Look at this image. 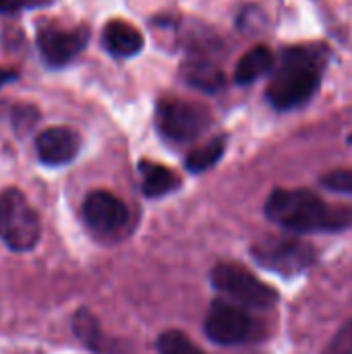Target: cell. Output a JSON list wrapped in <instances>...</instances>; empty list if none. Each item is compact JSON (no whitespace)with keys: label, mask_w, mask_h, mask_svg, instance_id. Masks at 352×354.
<instances>
[{"label":"cell","mask_w":352,"mask_h":354,"mask_svg":"<svg viewBox=\"0 0 352 354\" xmlns=\"http://www.w3.org/2000/svg\"><path fill=\"white\" fill-rule=\"evenodd\" d=\"M266 216L278 226L299 234L332 232L352 224L351 209L330 207L324 199L305 189H276L266 201Z\"/></svg>","instance_id":"obj_1"},{"label":"cell","mask_w":352,"mask_h":354,"mask_svg":"<svg viewBox=\"0 0 352 354\" xmlns=\"http://www.w3.org/2000/svg\"><path fill=\"white\" fill-rule=\"evenodd\" d=\"M319 66L317 52L309 48H288L268 87L272 106L278 110H293L305 104L319 87Z\"/></svg>","instance_id":"obj_2"},{"label":"cell","mask_w":352,"mask_h":354,"mask_svg":"<svg viewBox=\"0 0 352 354\" xmlns=\"http://www.w3.org/2000/svg\"><path fill=\"white\" fill-rule=\"evenodd\" d=\"M41 234L39 218L21 191L0 193V241L12 251H31Z\"/></svg>","instance_id":"obj_3"},{"label":"cell","mask_w":352,"mask_h":354,"mask_svg":"<svg viewBox=\"0 0 352 354\" xmlns=\"http://www.w3.org/2000/svg\"><path fill=\"white\" fill-rule=\"evenodd\" d=\"M251 253L261 268L282 276L301 274L315 261L313 245L297 236L263 239L257 245H253Z\"/></svg>","instance_id":"obj_4"},{"label":"cell","mask_w":352,"mask_h":354,"mask_svg":"<svg viewBox=\"0 0 352 354\" xmlns=\"http://www.w3.org/2000/svg\"><path fill=\"white\" fill-rule=\"evenodd\" d=\"M212 284L232 301L249 307H272L278 292L239 263H218L212 270Z\"/></svg>","instance_id":"obj_5"},{"label":"cell","mask_w":352,"mask_h":354,"mask_svg":"<svg viewBox=\"0 0 352 354\" xmlns=\"http://www.w3.org/2000/svg\"><path fill=\"white\" fill-rule=\"evenodd\" d=\"M156 124L170 141H191L205 131L210 124V114L199 104L166 97L158 104Z\"/></svg>","instance_id":"obj_6"},{"label":"cell","mask_w":352,"mask_h":354,"mask_svg":"<svg viewBox=\"0 0 352 354\" xmlns=\"http://www.w3.org/2000/svg\"><path fill=\"white\" fill-rule=\"evenodd\" d=\"M253 330V322L247 315V311L239 305L216 301L210 307V313L205 317V334L212 342L232 346L249 340Z\"/></svg>","instance_id":"obj_7"},{"label":"cell","mask_w":352,"mask_h":354,"mask_svg":"<svg viewBox=\"0 0 352 354\" xmlns=\"http://www.w3.org/2000/svg\"><path fill=\"white\" fill-rule=\"evenodd\" d=\"M85 224L98 234H114L129 222L127 205L108 191H91L83 201Z\"/></svg>","instance_id":"obj_8"},{"label":"cell","mask_w":352,"mask_h":354,"mask_svg":"<svg viewBox=\"0 0 352 354\" xmlns=\"http://www.w3.org/2000/svg\"><path fill=\"white\" fill-rule=\"evenodd\" d=\"M87 37L89 35L85 29L66 31L44 27L37 31V48L48 66H64L83 52V48L87 46Z\"/></svg>","instance_id":"obj_9"},{"label":"cell","mask_w":352,"mask_h":354,"mask_svg":"<svg viewBox=\"0 0 352 354\" xmlns=\"http://www.w3.org/2000/svg\"><path fill=\"white\" fill-rule=\"evenodd\" d=\"M81 139L68 127H50L41 131L35 139L37 156L48 166H64L79 153Z\"/></svg>","instance_id":"obj_10"},{"label":"cell","mask_w":352,"mask_h":354,"mask_svg":"<svg viewBox=\"0 0 352 354\" xmlns=\"http://www.w3.org/2000/svg\"><path fill=\"white\" fill-rule=\"evenodd\" d=\"M104 46L110 54L129 58L141 52L143 35L137 27L127 21H110L104 27Z\"/></svg>","instance_id":"obj_11"},{"label":"cell","mask_w":352,"mask_h":354,"mask_svg":"<svg viewBox=\"0 0 352 354\" xmlns=\"http://www.w3.org/2000/svg\"><path fill=\"white\" fill-rule=\"evenodd\" d=\"M274 64H276V58L272 50L268 46H255L239 60L237 71H234V81L239 85H249L261 79L263 75H268L274 68Z\"/></svg>","instance_id":"obj_12"},{"label":"cell","mask_w":352,"mask_h":354,"mask_svg":"<svg viewBox=\"0 0 352 354\" xmlns=\"http://www.w3.org/2000/svg\"><path fill=\"white\" fill-rule=\"evenodd\" d=\"M141 172V189L145 193V197H164L172 191L178 189L180 178L176 176L174 170L154 164V162H141L139 166Z\"/></svg>","instance_id":"obj_13"},{"label":"cell","mask_w":352,"mask_h":354,"mask_svg":"<svg viewBox=\"0 0 352 354\" xmlns=\"http://www.w3.org/2000/svg\"><path fill=\"white\" fill-rule=\"evenodd\" d=\"M183 75L187 77V81L197 87V89H203V91H218L224 83V77H222V71L210 62H203V60H193V62H187L183 66Z\"/></svg>","instance_id":"obj_14"},{"label":"cell","mask_w":352,"mask_h":354,"mask_svg":"<svg viewBox=\"0 0 352 354\" xmlns=\"http://www.w3.org/2000/svg\"><path fill=\"white\" fill-rule=\"evenodd\" d=\"M224 145H226V141L222 137H216L210 143H205L203 147L193 149L187 156V162H185L187 164V170H191V172H205V170H210L222 158Z\"/></svg>","instance_id":"obj_15"},{"label":"cell","mask_w":352,"mask_h":354,"mask_svg":"<svg viewBox=\"0 0 352 354\" xmlns=\"http://www.w3.org/2000/svg\"><path fill=\"white\" fill-rule=\"evenodd\" d=\"M158 354H205L185 332L168 330L158 338Z\"/></svg>","instance_id":"obj_16"},{"label":"cell","mask_w":352,"mask_h":354,"mask_svg":"<svg viewBox=\"0 0 352 354\" xmlns=\"http://www.w3.org/2000/svg\"><path fill=\"white\" fill-rule=\"evenodd\" d=\"M75 334L89 346V348H98L100 342V328L95 317L89 311H79L75 315Z\"/></svg>","instance_id":"obj_17"},{"label":"cell","mask_w":352,"mask_h":354,"mask_svg":"<svg viewBox=\"0 0 352 354\" xmlns=\"http://www.w3.org/2000/svg\"><path fill=\"white\" fill-rule=\"evenodd\" d=\"M324 354H352V322H346L330 340Z\"/></svg>","instance_id":"obj_18"},{"label":"cell","mask_w":352,"mask_h":354,"mask_svg":"<svg viewBox=\"0 0 352 354\" xmlns=\"http://www.w3.org/2000/svg\"><path fill=\"white\" fill-rule=\"evenodd\" d=\"M322 185L338 191V193H351L352 195V170H334L322 178Z\"/></svg>","instance_id":"obj_19"},{"label":"cell","mask_w":352,"mask_h":354,"mask_svg":"<svg viewBox=\"0 0 352 354\" xmlns=\"http://www.w3.org/2000/svg\"><path fill=\"white\" fill-rule=\"evenodd\" d=\"M52 0H0V12H19L25 8H35L50 4Z\"/></svg>","instance_id":"obj_20"},{"label":"cell","mask_w":352,"mask_h":354,"mask_svg":"<svg viewBox=\"0 0 352 354\" xmlns=\"http://www.w3.org/2000/svg\"><path fill=\"white\" fill-rule=\"evenodd\" d=\"M17 77H19V75H17L15 71H4V68H0V87L6 85V83H12Z\"/></svg>","instance_id":"obj_21"},{"label":"cell","mask_w":352,"mask_h":354,"mask_svg":"<svg viewBox=\"0 0 352 354\" xmlns=\"http://www.w3.org/2000/svg\"><path fill=\"white\" fill-rule=\"evenodd\" d=\"M349 143H352V135H351V137H349Z\"/></svg>","instance_id":"obj_22"}]
</instances>
